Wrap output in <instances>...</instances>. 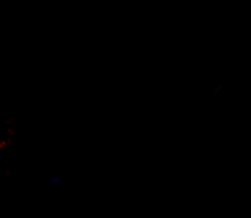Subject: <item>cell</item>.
<instances>
[]
</instances>
